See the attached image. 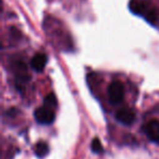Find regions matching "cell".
<instances>
[{
	"label": "cell",
	"instance_id": "3957f363",
	"mask_svg": "<svg viewBox=\"0 0 159 159\" xmlns=\"http://www.w3.org/2000/svg\"><path fill=\"white\" fill-rule=\"evenodd\" d=\"M107 94H108L109 102L113 105H118L124 98V87H123L122 82L119 80H113L108 87L107 90Z\"/></svg>",
	"mask_w": 159,
	"mask_h": 159
},
{
	"label": "cell",
	"instance_id": "ba28073f",
	"mask_svg": "<svg viewBox=\"0 0 159 159\" xmlns=\"http://www.w3.org/2000/svg\"><path fill=\"white\" fill-rule=\"evenodd\" d=\"M49 153V146L46 142H38L35 145V154L37 157H45Z\"/></svg>",
	"mask_w": 159,
	"mask_h": 159
},
{
	"label": "cell",
	"instance_id": "7a4b0ae2",
	"mask_svg": "<svg viewBox=\"0 0 159 159\" xmlns=\"http://www.w3.org/2000/svg\"><path fill=\"white\" fill-rule=\"evenodd\" d=\"M11 70L14 75V81L17 84V88L21 90L25 84L30 81L31 76L28 74L27 65L21 57H15L14 59L11 60Z\"/></svg>",
	"mask_w": 159,
	"mask_h": 159
},
{
	"label": "cell",
	"instance_id": "9c48e42d",
	"mask_svg": "<svg viewBox=\"0 0 159 159\" xmlns=\"http://www.w3.org/2000/svg\"><path fill=\"white\" fill-rule=\"evenodd\" d=\"M44 105L55 109L57 107V98H56V95L53 93H48L44 98Z\"/></svg>",
	"mask_w": 159,
	"mask_h": 159
},
{
	"label": "cell",
	"instance_id": "30bf717a",
	"mask_svg": "<svg viewBox=\"0 0 159 159\" xmlns=\"http://www.w3.org/2000/svg\"><path fill=\"white\" fill-rule=\"evenodd\" d=\"M92 151H93L94 153H96V154H100V153H102V152H104V147H102L99 139L95 138L93 140V142H92Z\"/></svg>",
	"mask_w": 159,
	"mask_h": 159
},
{
	"label": "cell",
	"instance_id": "277c9868",
	"mask_svg": "<svg viewBox=\"0 0 159 159\" xmlns=\"http://www.w3.org/2000/svg\"><path fill=\"white\" fill-rule=\"evenodd\" d=\"M34 117L36 121L40 125H50L55 120L56 115L52 108L42 105L34 111Z\"/></svg>",
	"mask_w": 159,
	"mask_h": 159
},
{
	"label": "cell",
	"instance_id": "52a82bcc",
	"mask_svg": "<svg viewBox=\"0 0 159 159\" xmlns=\"http://www.w3.org/2000/svg\"><path fill=\"white\" fill-rule=\"evenodd\" d=\"M47 64V55L45 53L38 52L33 57V59L31 60V66L37 73L44 70L45 66Z\"/></svg>",
	"mask_w": 159,
	"mask_h": 159
},
{
	"label": "cell",
	"instance_id": "8992f818",
	"mask_svg": "<svg viewBox=\"0 0 159 159\" xmlns=\"http://www.w3.org/2000/svg\"><path fill=\"white\" fill-rule=\"evenodd\" d=\"M135 111L132 108L129 107H124V108H120L119 111L116 113V119L121 124L125 125V126H130L135 121Z\"/></svg>",
	"mask_w": 159,
	"mask_h": 159
},
{
	"label": "cell",
	"instance_id": "5b68a950",
	"mask_svg": "<svg viewBox=\"0 0 159 159\" xmlns=\"http://www.w3.org/2000/svg\"><path fill=\"white\" fill-rule=\"evenodd\" d=\"M143 131L152 142L159 143V120L151 119L143 127Z\"/></svg>",
	"mask_w": 159,
	"mask_h": 159
},
{
	"label": "cell",
	"instance_id": "6da1fadb",
	"mask_svg": "<svg viewBox=\"0 0 159 159\" xmlns=\"http://www.w3.org/2000/svg\"><path fill=\"white\" fill-rule=\"evenodd\" d=\"M44 28L47 35L51 39V42H55L60 48H70L71 38L69 37L66 30H62V26L59 22H57L55 19H51V17H47L45 20Z\"/></svg>",
	"mask_w": 159,
	"mask_h": 159
}]
</instances>
